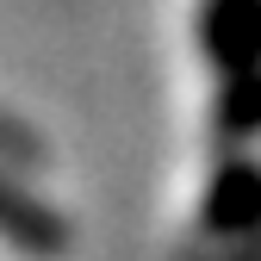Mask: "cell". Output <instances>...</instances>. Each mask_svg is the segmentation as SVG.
Returning a JSON list of instances; mask_svg holds the SVG:
<instances>
[{
  "mask_svg": "<svg viewBox=\"0 0 261 261\" xmlns=\"http://www.w3.org/2000/svg\"><path fill=\"white\" fill-rule=\"evenodd\" d=\"M218 137H230V143L261 137V69L224 75V87H218Z\"/></svg>",
  "mask_w": 261,
  "mask_h": 261,
  "instance_id": "3957f363",
  "label": "cell"
},
{
  "mask_svg": "<svg viewBox=\"0 0 261 261\" xmlns=\"http://www.w3.org/2000/svg\"><path fill=\"white\" fill-rule=\"evenodd\" d=\"M199 44L218 75L261 69V0H199Z\"/></svg>",
  "mask_w": 261,
  "mask_h": 261,
  "instance_id": "7a4b0ae2",
  "label": "cell"
},
{
  "mask_svg": "<svg viewBox=\"0 0 261 261\" xmlns=\"http://www.w3.org/2000/svg\"><path fill=\"white\" fill-rule=\"evenodd\" d=\"M199 230L212 243H255L261 237V162L230 155L205 187L199 205Z\"/></svg>",
  "mask_w": 261,
  "mask_h": 261,
  "instance_id": "6da1fadb",
  "label": "cell"
}]
</instances>
